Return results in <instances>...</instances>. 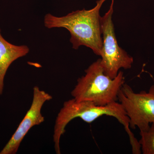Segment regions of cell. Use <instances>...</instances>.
Here are the masks:
<instances>
[{
  "mask_svg": "<svg viewBox=\"0 0 154 154\" xmlns=\"http://www.w3.org/2000/svg\"><path fill=\"white\" fill-rule=\"evenodd\" d=\"M104 115L114 117L123 125L129 137L133 153H140V144L131 130L129 118L121 103L116 102L105 106H99L93 102H79L72 98L64 102L56 119L53 140L56 153L61 154L60 140L70 122L75 118H79L87 123H91Z\"/></svg>",
  "mask_w": 154,
  "mask_h": 154,
  "instance_id": "6da1fadb",
  "label": "cell"
},
{
  "mask_svg": "<svg viewBox=\"0 0 154 154\" xmlns=\"http://www.w3.org/2000/svg\"><path fill=\"white\" fill-rule=\"evenodd\" d=\"M106 0H99L90 10L73 11L66 16L57 17L51 14L45 16V26L48 28H64L71 34L72 48L78 49L82 45L89 48L100 56L103 41L102 37L100 10Z\"/></svg>",
  "mask_w": 154,
  "mask_h": 154,
  "instance_id": "7a4b0ae2",
  "label": "cell"
},
{
  "mask_svg": "<svg viewBox=\"0 0 154 154\" xmlns=\"http://www.w3.org/2000/svg\"><path fill=\"white\" fill-rule=\"evenodd\" d=\"M85 72V74L79 79L72 91L73 99L99 106L118 102V94L125 83L123 72H119L114 79L107 76L101 65V59L91 64Z\"/></svg>",
  "mask_w": 154,
  "mask_h": 154,
  "instance_id": "3957f363",
  "label": "cell"
},
{
  "mask_svg": "<svg viewBox=\"0 0 154 154\" xmlns=\"http://www.w3.org/2000/svg\"><path fill=\"white\" fill-rule=\"evenodd\" d=\"M113 3L112 0L110 9L101 17L103 41L101 64L105 74L111 79L116 77L120 69H130L134 61L132 57L119 46L116 40L112 19Z\"/></svg>",
  "mask_w": 154,
  "mask_h": 154,
  "instance_id": "277c9868",
  "label": "cell"
},
{
  "mask_svg": "<svg viewBox=\"0 0 154 154\" xmlns=\"http://www.w3.org/2000/svg\"><path fill=\"white\" fill-rule=\"evenodd\" d=\"M118 101L129 118L130 128L137 127L140 131H144L154 123V85L148 92L136 93L125 83L118 94Z\"/></svg>",
  "mask_w": 154,
  "mask_h": 154,
  "instance_id": "5b68a950",
  "label": "cell"
},
{
  "mask_svg": "<svg viewBox=\"0 0 154 154\" xmlns=\"http://www.w3.org/2000/svg\"><path fill=\"white\" fill-rule=\"evenodd\" d=\"M52 99L51 95L40 90L37 86L33 88V100L30 109L10 140L0 152V154L17 153L22 140L29 130L45 121L42 109L45 102Z\"/></svg>",
  "mask_w": 154,
  "mask_h": 154,
  "instance_id": "8992f818",
  "label": "cell"
},
{
  "mask_svg": "<svg viewBox=\"0 0 154 154\" xmlns=\"http://www.w3.org/2000/svg\"><path fill=\"white\" fill-rule=\"evenodd\" d=\"M29 51L26 45H14L7 41L2 36L0 29V96L3 94L5 78L9 67L14 61L27 55Z\"/></svg>",
  "mask_w": 154,
  "mask_h": 154,
  "instance_id": "52a82bcc",
  "label": "cell"
},
{
  "mask_svg": "<svg viewBox=\"0 0 154 154\" xmlns=\"http://www.w3.org/2000/svg\"><path fill=\"white\" fill-rule=\"evenodd\" d=\"M140 139L139 141L141 152L143 154H154V123L148 129L140 131Z\"/></svg>",
  "mask_w": 154,
  "mask_h": 154,
  "instance_id": "ba28073f",
  "label": "cell"
}]
</instances>
